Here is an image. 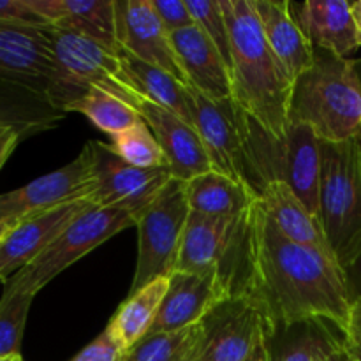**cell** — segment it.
<instances>
[{"mask_svg": "<svg viewBox=\"0 0 361 361\" xmlns=\"http://www.w3.org/2000/svg\"><path fill=\"white\" fill-rule=\"evenodd\" d=\"M46 34L51 42L66 95L63 113L67 106L80 99L88 88H97L127 102L136 111L140 109L145 99L134 90L123 73L120 55L109 51L99 42L62 28L48 27Z\"/></svg>", "mask_w": 361, "mask_h": 361, "instance_id": "cell-8", "label": "cell"}, {"mask_svg": "<svg viewBox=\"0 0 361 361\" xmlns=\"http://www.w3.org/2000/svg\"><path fill=\"white\" fill-rule=\"evenodd\" d=\"M201 334V323L185 330L148 334L127 349L120 361H187L197 355Z\"/></svg>", "mask_w": 361, "mask_h": 361, "instance_id": "cell-29", "label": "cell"}, {"mask_svg": "<svg viewBox=\"0 0 361 361\" xmlns=\"http://www.w3.org/2000/svg\"><path fill=\"white\" fill-rule=\"evenodd\" d=\"M66 113H81L97 129L108 133L111 137L143 122L141 115L133 106L97 88H88L80 99L67 106Z\"/></svg>", "mask_w": 361, "mask_h": 361, "instance_id": "cell-28", "label": "cell"}, {"mask_svg": "<svg viewBox=\"0 0 361 361\" xmlns=\"http://www.w3.org/2000/svg\"><path fill=\"white\" fill-rule=\"evenodd\" d=\"M49 27L74 32L122 55L116 37L115 0H27Z\"/></svg>", "mask_w": 361, "mask_h": 361, "instance_id": "cell-20", "label": "cell"}, {"mask_svg": "<svg viewBox=\"0 0 361 361\" xmlns=\"http://www.w3.org/2000/svg\"><path fill=\"white\" fill-rule=\"evenodd\" d=\"M115 16L116 37L122 51L166 71L187 85L185 74L173 51L171 39L152 0H115Z\"/></svg>", "mask_w": 361, "mask_h": 361, "instance_id": "cell-15", "label": "cell"}, {"mask_svg": "<svg viewBox=\"0 0 361 361\" xmlns=\"http://www.w3.org/2000/svg\"><path fill=\"white\" fill-rule=\"evenodd\" d=\"M0 23L25 25V27H49L44 18L39 16L27 0H0Z\"/></svg>", "mask_w": 361, "mask_h": 361, "instance_id": "cell-35", "label": "cell"}, {"mask_svg": "<svg viewBox=\"0 0 361 361\" xmlns=\"http://www.w3.org/2000/svg\"><path fill=\"white\" fill-rule=\"evenodd\" d=\"M190 208L185 182L171 178L141 212L137 228V263L129 295L176 270Z\"/></svg>", "mask_w": 361, "mask_h": 361, "instance_id": "cell-7", "label": "cell"}, {"mask_svg": "<svg viewBox=\"0 0 361 361\" xmlns=\"http://www.w3.org/2000/svg\"><path fill=\"white\" fill-rule=\"evenodd\" d=\"M324 361H351V358H349V355L345 353V349H344V342H342V345L337 349V351L331 353V355L328 356Z\"/></svg>", "mask_w": 361, "mask_h": 361, "instance_id": "cell-41", "label": "cell"}, {"mask_svg": "<svg viewBox=\"0 0 361 361\" xmlns=\"http://www.w3.org/2000/svg\"><path fill=\"white\" fill-rule=\"evenodd\" d=\"M187 361H197V355L194 356V358H190V360H187Z\"/></svg>", "mask_w": 361, "mask_h": 361, "instance_id": "cell-46", "label": "cell"}, {"mask_svg": "<svg viewBox=\"0 0 361 361\" xmlns=\"http://www.w3.org/2000/svg\"><path fill=\"white\" fill-rule=\"evenodd\" d=\"M221 2L231 39L233 101L271 136L282 137L295 80L268 46L252 0Z\"/></svg>", "mask_w": 361, "mask_h": 361, "instance_id": "cell-2", "label": "cell"}, {"mask_svg": "<svg viewBox=\"0 0 361 361\" xmlns=\"http://www.w3.org/2000/svg\"><path fill=\"white\" fill-rule=\"evenodd\" d=\"M120 358H122V351L104 330L69 361H120Z\"/></svg>", "mask_w": 361, "mask_h": 361, "instance_id": "cell-36", "label": "cell"}, {"mask_svg": "<svg viewBox=\"0 0 361 361\" xmlns=\"http://www.w3.org/2000/svg\"><path fill=\"white\" fill-rule=\"evenodd\" d=\"M194 104L196 129L210 157L212 171L242 183L257 196L249 154L252 116L247 115L233 99L214 102L194 92Z\"/></svg>", "mask_w": 361, "mask_h": 361, "instance_id": "cell-10", "label": "cell"}, {"mask_svg": "<svg viewBox=\"0 0 361 361\" xmlns=\"http://www.w3.org/2000/svg\"><path fill=\"white\" fill-rule=\"evenodd\" d=\"M154 200L130 201V203L94 207L81 214L41 256L4 284L7 293L37 295L48 282L76 261L90 254L123 229L136 226L141 212Z\"/></svg>", "mask_w": 361, "mask_h": 361, "instance_id": "cell-5", "label": "cell"}, {"mask_svg": "<svg viewBox=\"0 0 361 361\" xmlns=\"http://www.w3.org/2000/svg\"><path fill=\"white\" fill-rule=\"evenodd\" d=\"M197 27L217 46L231 76V39L221 0H185Z\"/></svg>", "mask_w": 361, "mask_h": 361, "instance_id": "cell-33", "label": "cell"}, {"mask_svg": "<svg viewBox=\"0 0 361 361\" xmlns=\"http://www.w3.org/2000/svg\"><path fill=\"white\" fill-rule=\"evenodd\" d=\"M319 222L344 271L361 256V141L321 143Z\"/></svg>", "mask_w": 361, "mask_h": 361, "instance_id": "cell-4", "label": "cell"}, {"mask_svg": "<svg viewBox=\"0 0 361 361\" xmlns=\"http://www.w3.org/2000/svg\"><path fill=\"white\" fill-rule=\"evenodd\" d=\"M348 275V284H349V293H351L353 305H358L361 303V256L356 259V263L345 271Z\"/></svg>", "mask_w": 361, "mask_h": 361, "instance_id": "cell-37", "label": "cell"}, {"mask_svg": "<svg viewBox=\"0 0 361 361\" xmlns=\"http://www.w3.org/2000/svg\"><path fill=\"white\" fill-rule=\"evenodd\" d=\"M233 295H250L277 328L326 321L342 334L351 321L348 275L331 254L298 245L274 228L254 201L231 275Z\"/></svg>", "mask_w": 361, "mask_h": 361, "instance_id": "cell-1", "label": "cell"}, {"mask_svg": "<svg viewBox=\"0 0 361 361\" xmlns=\"http://www.w3.org/2000/svg\"><path fill=\"white\" fill-rule=\"evenodd\" d=\"M344 349L349 355L351 361H361V338L355 337H344Z\"/></svg>", "mask_w": 361, "mask_h": 361, "instance_id": "cell-40", "label": "cell"}, {"mask_svg": "<svg viewBox=\"0 0 361 361\" xmlns=\"http://www.w3.org/2000/svg\"><path fill=\"white\" fill-rule=\"evenodd\" d=\"M11 133H18V130H14V129H6V127H0V140H4V137H6L7 134H11Z\"/></svg>", "mask_w": 361, "mask_h": 361, "instance_id": "cell-44", "label": "cell"}, {"mask_svg": "<svg viewBox=\"0 0 361 361\" xmlns=\"http://www.w3.org/2000/svg\"><path fill=\"white\" fill-rule=\"evenodd\" d=\"M113 152L136 168H168V159L148 123L140 122L126 133L113 136Z\"/></svg>", "mask_w": 361, "mask_h": 361, "instance_id": "cell-30", "label": "cell"}, {"mask_svg": "<svg viewBox=\"0 0 361 361\" xmlns=\"http://www.w3.org/2000/svg\"><path fill=\"white\" fill-rule=\"evenodd\" d=\"M168 277L157 279L134 295H129L109 319L106 331L118 345L122 355L148 335L168 291Z\"/></svg>", "mask_w": 361, "mask_h": 361, "instance_id": "cell-27", "label": "cell"}, {"mask_svg": "<svg viewBox=\"0 0 361 361\" xmlns=\"http://www.w3.org/2000/svg\"><path fill=\"white\" fill-rule=\"evenodd\" d=\"M137 113L148 123L168 159L171 178L189 182L212 171V162L196 127L150 101H143Z\"/></svg>", "mask_w": 361, "mask_h": 361, "instance_id": "cell-18", "label": "cell"}, {"mask_svg": "<svg viewBox=\"0 0 361 361\" xmlns=\"http://www.w3.org/2000/svg\"><path fill=\"white\" fill-rule=\"evenodd\" d=\"M95 190L94 148L88 141L81 154L63 168L32 180L20 189L0 194V221L20 224L25 219L87 200Z\"/></svg>", "mask_w": 361, "mask_h": 361, "instance_id": "cell-11", "label": "cell"}, {"mask_svg": "<svg viewBox=\"0 0 361 361\" xmlns=\"http://www.w3.org/2000/svg\"><path fill=\"white\" fill-rule=\"evenodd\" d=\"M120 62L133 88L145 101H150L175 113L183 122L196 127V104H194L192 88L166 71L141 62L140 59L126 51L120 55Z\"/></svg>", "mask_w": 361, "mask_h": 361, "instance_id": "cell-24", "label": "cell"}, {"mask_svg": "<svg viewBox=\"0 0 361 361\" xmlns=\"http://www.w3.org/2000/svg\"><path fill=\"white\" fill-rule=\"evenodd\" d=\"M289 123L310 127L321 143L361 141V80L355 60L316 49L312 67L295 80Z\"/></svg>", "mask_w": 361, "mask_h": 361, "instance_id": "cell-3", "label": "cell"}, {"mask_svg": "<svg viewBox=\"0 0 361 361\" xmlns=\"http://www.w3.org/2000/svg\"><path fill=\"white\" fill-rule=\"evenodd\" d=\"M95 159L94 203L97 207L154 200L171 180L168 168H136L113 152L111 145L90 141Z\"/></svg>", "mask_w": 361, "mask_h": 361, "instance_id": "cell-17", "label": "cell"}, {"mask_svg": "<svg viewBox=\"0 0 361 361\" xmlns=\"http://www.w3.org/2000/svg\"><path fill=\"white\" fill-rule=\"evenodd\" d=\"M348 337L361 338V303L358 305H353L351 310V321H349L348 331H345Z\"/></svg>", "mask_w": 361, "mask_h": 361, "instance_id": "cell-38", "label": "cell"}, {"mask_svg": "<svg viewBox=\"0 0 361 361\" xmlns=\"http://www.w3.org/2000/svg\"><path fill=\"white\" fill-rule=\"evenodd\" d=\"M277 324L250 295L235 293L201 321L197 361H247L263 341H271Z\"/></svg>", "mask_w": 361, "mask_h": 361, "instance_id": "cell-9", "label": "cell"}, {"mask_svg": "<svg viewBox=\"0 0 361 361\" xmlns=\"http://www.w3.org/2000/svg\"><path fill=\"white\" fill-rule=\"evenodd\" d=\"M168 291L148 334L178 331L200 324L219 303L233 295L221 271H180L168 277Z\"/></svg>", "mask_w": 361, "mask_h": 361, "instance_id": "cell-14", "label": "cell"}, {"mask_svg": "<svg viewBox=\"0 0 361 361\" xmlns=\"http://www.w3.org/2000/svg\"><path fill=\"white\" fill-rule=\"evenodd\" d=\"M63 115L41 92L0 80V127L14 129L27 137L51 129Z\"/></svg>", "mask_w": 361, "mask_h": 361, "instance_id": "cell-26", "label": "cell"}, {"mask_svg": "<svg viewBox=\"0 0 361 361\" xmlns=\"http://www.w3.org/2000/svg\"><path fill=\"white\" fill-rule=\"evenodd\" d=\"M351 7H353V16H355L356 27H358L360 37H361V0H358V2L353 4Z\"/></svg>", "mask_w": 361, "mask_h": 361, "instance_id": "cell-42", "label": "cell"}, {"mask_svg": "<svg viewBox=\"0 0 361 361\" xmlns=\"http://www.w3.org/2000/svg\"><path fill=\"white\" fill-rule=\"evenodd\" d=\"M330 324V323H328ZM326 321H310L300 324L302 331L296 335L288 348L281 353L274 361H324L331 353L337 351L344 342V337L337 338V335L328 328Z\"/></svg>", "mask_w": 361, "mask_h": 361, "instance_id": "cell-31", "label": "cell"}, {"mask_svg": "<svg viewBox=\"0 0 361 361\" xmlns=\"http://www.w3.org/2000/svg\"><path fill=\"white\" fill-rule=\"evenodd\" d=\"M46 28L0 23V80L41 92L63 113L66 95Z\"/></svg>", "mask_w": 361, "mask_h": 361, "instance_id": "cell-12", "label": "cell"}, {"mask_svg": "<svg viewBox=\"0 0 361 361\" xmlns=\"http://www.w3.org/2000/svg\"><path fill=\"white\" fill-rule=\"evenodd\" d=\"M185 190L190 212L210 217H243L254 201H257L252 190L217 171L189 180L185 182Z\"/></svg>", "mask_w": 361, "mask_h": 361, "instance_id": "cell-25", "label": "cell"}, {"mask_svg": "<svg viewBox=\"0 0 361 361\" xmlns=\"http://www.w3.org/2000/svg\"><path fill=\"white\" fill-rule=\"evenodd\" d=\"M0 361H23L21 356H0Z\"/></svg>", "mask_w": 361, "mask_h": 361, "instance_id": "cell-45", "label": "cell"}, {"mask_svg": "<svg viewBox=\"0 0 361 361\" xmlns=\"http://www.w3.org/2000/svg\"><path fill=\"white\" fill-rule=\"evenodd\" d=\"M14 224H9V222H4L0 221V245L4 243V240L7 238V235H9L11 231H13Z\"/></svg>", "mask_w": 361, "mask_h": 361, "instance_id": "cell-43", "label": "cell"}, {"mask_svg": "<svg viewBox=\"0 0 361 361\" xmlns=\"http://www.w3.org/2000/svg\"><path fill=\"white\" fill-rule=\"evenodd\" d=\"M187 85L196 94L219 102L233 99V85L226 60L217 46L197 25L169 35Z\"/></svg>", "mask_w": 361, "mask_h": 361, "instance_id": "cell-19", "label": "cell"}, {"mask_svg": "<svg viewBox=\"0 0 361 361\" xmlns=\"http://www.w3.org/2000/svg\"><path fill=\"white\" fill-rule=\"evenodd\" d=\"M351 6L345 0H305L291 9L314 48L348 59L361 46Z\"/></svg>", "mask_w": 361, "mask_h": 361, "instance_id": "cell-21", "label": "cell"}, {"mask_svg": "<svg viewBox=\"0 0 361 361\" xmlns=\"http://www.w3.org/2000/svg\"><path fill=\"white\" fill-rule=\"evenodd\" d=\"M268 46L296 80L312 67L316 48L303 34L288 0H252Z\"/></svg>", "mask_w": 361, "mask_h": 361, "instance_id": "cell-22", "label": "cell"}, {"mask_svg": "<svg viewBox=\"0 0 361 361\" xmlns=\"http://www.w3.org/2000/svg\"><path fill=\"white\" fill-rule=\"evenodd\" d=\"M97 207L94 200L73 201L55 210L25 219L13 228L0 245V284L37 259L81 214Z\"/></svg>", "mask_w": 361, "mask_h": 361, "instance_id": "cell-16", "label": "cell"}, {"mask_svg": "<svg viewBox=\"0 0 361 361\" xmlns=\"http://www.w3.org/2000/svg\"><path fill=\"white\" fill-rule=\"evenodd\" d=\"M152 4L169 35L196 25L185 0H152Z\"/></svg>", "mask_w": 361, "mask_h": 361, "instance_id": "cell-34", "label": "cell"}, {"mask_svg": "<svg viewBox=\"0 0 361 361\" xmlns=\"http://www.w3.org/2000/svg\"><path fill=\"white\" fill-rule=\"evenodd\" d=\"M270 342L271 341H263L256 349H254L252 355L247 358V361H274V356H271V349H270Z\"/></svg>", "mask_w": 361, "mask_h": 361, "instance_id": "cell-39", "label": "cell"}, {"mask_svg": "<svg viewBox=\"0 0 361 361\" xmlns=\"http://www.w3.org/2000/svg\"><path fill=\"white\" fill-rule=\"evenodd\" d=\"M245 217L247 214L238 219H229L190 212L183 231L176 270L196 274L221 271L231 286L233 268L245 231Z\"/></svg>", "mask_w": 361, "mask_h": 361, "instance_id": "cell-13", "label": "cell"}, {"mask_svg": "<svg viewBox=\"0 0 361 361\" xmlns=\"http://www.w3.org/2000/svg\"><path fill=\"white\" fill-rule=\"evenodd\" d=\"M249 154L257 197L268 182H284L319 219L321 141L310 127L289 123L284 136L275 137L252 118Z\"/></svg>", "mask_w": 361, "mask_h": 361, "instance_id": "cell-6", "label": "cell"}, {"mask_svg": "<svg viewBox=\"0 0 361 361\" xmlns=\"http://www.w3.org/2000/svg\"><path fill=\"white\" fill-rule=\"evenodd\" d=\"M35 295L2 293L0 298V356H21L25 326Z\"/></svg>", "mask_w": 361, "mask_h": 361, "instance_id": "cell-32", "label": "cell"}, {"mask_svg": "<svg viewBox=\"0 0 361 361\" xmlns=\"http://www.w3.org/2000/svg\"><path fill=\"white\" fill-rule=\"evenodd\" d=\"M257 203L282 236L298 245L331 254L319 219L307 210L305 204L284 182H268L259 192Z\"/></svg>", "mask_w": 361, "mask_h": 361, "instance_id": "cell-23", "label": "cell"}]
</instances>
